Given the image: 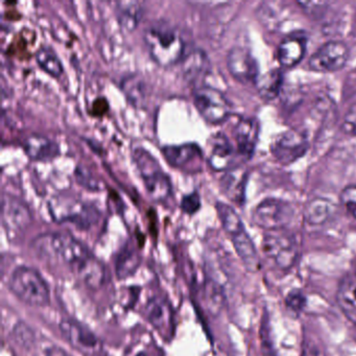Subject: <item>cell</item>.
Wrapping results in <instances>:
<instances>
[{
    "mask_svg": "<svg viewBox=\"0 0 356 356\" xmlns=\"http://www.w3.org/2000/svg\"><path fill=\"white\" fill-rule=\"evenodd\" d=\"M31 248L41 259L67 266L72 272L92 256L82 241L70 233H45L33 239Z\"/></svg>",
    "mask_w": 356,
    "mask_h": 356,
    "instance_id": "6da1fadb",
    "label": "cell"
},
{
    "mask_svg": "<svg viewBox=\"0 0 356 356\" xmlns=\"http://www.w3.org/2000/svg\"><path fill=\"white\" fill-rule=\"evenodd\" d=\"M143 40L152 60L162 67H170L184 59V39L180 32L168 22L149 24L145 29Z\"/></svg>",
    "mask_w": 356,
    "mask_h": 356,
    "instance_id": "7a4b0ae2",
    "label": "cell"
},
{
    "mask_svg": "<svg viewBox=\"0 0 356 356\" xmlns=\"http://www.w3.org/2000/svg\"><path fill=\"white\" fill-rule=\"evenodd\" d=\"M132 158L149 197L156 202L168 200L172 193V180L157 159L143 147L135 149Z\"/></svg>",
    "mask_w": 356,
    "mask_h": 356,
    "instance_id": "3957f363",
    "label": "cell"
},
{
    "mask_svg": "<svg viewBox=\"0 0 356 356\" xmlns=\"http://www.w3.org/2000/svg\"><path fill=\"white\" fill-rule=\"evenodd\" d=\"M9 289L24 303L31 306L47 305L51 291L45 279L38 270L29 266H18L12 273Z\"/></svg>",
    "mask_w": 356,
    "mask_h": 356,
    "instance_id": "277c9868",
    "label": "cell"
},
{
    "mask_svg": "<svg viewBox=\"0 0 356 356\" xmlns=\"http://www.w3.org/2000/svg\"><path fill=\"white\" fill-rule=\"evenodd\" d=\"M54 220L72 222L81 229H88L97 222L99 212L95 206L70 197H58L49 204Z\"/></svg>",
    "mask_w": 356,
    "mask_h": 356,
    "instance_id": "5b68a950",
    "label": "cell"
},
{
    "mask_svg": "<svg viewBox=\"0 0 356 356\" xmlns=\"http://www.w3.org/2000/svg\"><path fill=\"white\" fill-rule=\"evenodd\" d=\"M193 105L208 124H222L231 113L228 99L213 87H197L193 91Z\"/></svg>",
    "mask_w": 356,
    "mask_h": 356,
    "instance_id": "8992f818",
    "label": "cell"
},
{
    "mask_svg": "<svg viewBox=\"0 0 356 356\" xmlns=\"http://www.w3.org/2000/svg\"><path fill=\"white\" fill-rule=\"evenodd\" d=\"M262 251L281 270H289L297 258V243L295 237L285 231H270L262 241Z\"/></svg>",
    "mask_w": 356,
    "mask_h": 356,
    "instance_id": "52a82bcc",
    "label": "cell"
},
{
    "mask_svg": "<svg viewBox=\"0 0 356 356\" xmlns=\"http://www.w3.org/2000/svg\"><path fill=\"white\" fill-rule=\"evenodd\" d=\"M293 218V206L282 200H264L253 212L254 222L268 231L283 230Z\"/></svg>",
    "mask_w": 356,
    "mask_h": 356,
    "instance_id": "ba28073f",
    "label": "cell"
},
{
    "mask_svg": "<svg viewBox=\"0 0 356 356\" xmlns=\"http://www.w3.org/2000/svg\"><path fill=\"white\" fill-rule=\"evenodd\" d=\"M349 58L348 47L343 42L330 41L325 43L309 59L312 70L318 72H334L341 70Z\"/></svg>",
    "mask_w": 356,
    "mask_h": 356,
    "instance_id": "9c48e42d",
    "label": "cell"
},
{
    "mask_svg": "<svg viewBox=\"0 0 356 356\" xmlns=\"http://www.w3.org/2000/svg\"><path fill=\"white\" fill-rule=\"evenodd\" d=\"M1 218L8 233L18 234L32 224V214L26 204L14 195L3 193L1 199Z\"/></svg>",
    "mask_w": 356,
    "mask_h": 356,
    "instance_id": "30bf717a",
    "label": "cell"
},
{
    "mask_svg": "<svg viewBox=\"0 0 356 356\" xmlns=\"http://www.w3.org/2000/svg\"><path fill=\"white\" fill-rule=\"evenodd\" d=\"M60 331L64 339L82 353L92 354L99 349L97 335L78 321L64 318L60 324Z\"/></svg>",
    "mask_w": 356,
    "mask_h": 356,
    "instance_id": "8fae6325",
    "label": "cell"
},
{
    "mask_svg": "<svg viewBox=\"0 0 356 356\" xmlns=\"http://www.w3.org/2000/svg\"><path fill=\"white\" fill-rule=\"evenodd\" d=\"M227 65L233 78L239 82H257V62L248 49L233 47L227 57Z\"/></svg>",
    "mask_w": 356,
    "mask_h": 356,
    "instance_id": "7c38bea8",
    "label": "cell"
},
{
    "mask_svg": "<svg viewBox=\"0 0 356 356\" xmlns=\"http://www.w3.org/2000/svg\"><path fill=\"white\" fill-rule=\"evenodd\" d=\"M145 316L149 324L164 337H170L174 332V314L172 306L161 297H154L145 307Z\"/></svg>",
    "mask_w": 356,
    "mask_h": 356,
    "instance_id": "4fadbf2b",
    "label": "cell"
},
{
    "mask_svg": "<svg viewBox=\"0 0 356 356\" xmlns=\"http://www.w3.org/2000/svg\"><path fill=\"white\" fill-rule=\"evenodd\" d=\"M307 149V140L299 133L289 131L278 137L273 145L272 151L275 157L284 164L301 158Z\"/></svg>",
    "mask_w": 356,
    "mask_h": 356,
    "instance_id": "5bb4252c",
    "label": "cell"
},
{
    "mask_svg": "<svg viewBox=\"0 0 356 356\" xmlns=\"http://www.w3.org/2000/svg\"><path fill=\"white\" fill-rule=\"evenodd\" d=\"M259 127L253 118H241L235 124L233 134L236 143V151L239 155L250 158L253 155L257 143Z\"/></svg>",
    "mask_w": 356,
    "mask_h": 356,
    "instance_id": "9a60e30c",
    "label": "cell"
},
{
    "mask_svg": "<svg viewBox=\"0 0 356 356\" xmlns=\"http://www.w3.org/2000/svg\"><path fill=\"white\" fill-rule=\"evenodd\" d=\"M183 79L188 84H197L207 76L210 61L207 54L202 49H195L185 56L181 62Z\"/></svg>",
    "mask_w": 356,
    "mask_h": 356,
    "instance_id": "2e32d148",
    "label": "cell"
},
{
    "mask_svg": "<svg viewBox=\"0 0 356 356\" xmlns=\"http://www.w3.org/2000/svg\"><path fill=\"white\" fill-rule=\"evenodd\" d=\"M24 149L26 156L34 161H53L60 155L59 145L42 135L33 134L26 137Z\"/></svg>",
    "mask_w": 356,
    "mask_h": 356,
    "instance_id": "e0dca14e",
    "label": "cell"
},
{
    "mask_svg": "<svg viewBox=\"0 0 356 356\" xmlns=\"http://www.w3.org/2000/svg\"><path fill=\"white\" fill-rule=\"evenodd\" d=\"M209 164L214 170L222 172L232 165L234 161L235 149L228 137L222 133H218L210 140Z\"/></svg>",
    "mask_w": 356,
    "mask_h": 356,
    "instance_id": "ac0fdd59",
    "label": "cell"
},
{
    "mask_svg": "<svg viewBox=\"0 0 356 356\" xmlns=\"http://www.w3.org/2000/svg\"><path fill=\"white\" fill-rule=\"evenodd\" d=\"M74 274L90 289H101L107 280V270L105 266L93 255L84 264H81Z\"/></svg>",
    "mask_w": 356,
    "mask_h": 356,
    "instance_id": "d6986e66",
    "label": "cell"
},
{
    "mask_svg": "<svg viewBox=\"0 0 356 356\" xmlns=\"http://www.w3.org/2000/svg\"><path fill=\"white\" fill-rule=\"evenodd\" d=\"M162 155L172 168H184L197 158L201 157V149L197 143H188L179 145H166L162 149Z\"/></svg>",
    "mask_w": 356,
    "mask_h": 356,
    "instance_id": "ffe728a7",
    "label": "cell"
},
{
    "mask_svg": "<svg viewBox=\"0 0 356 356\" xmlns=\"http://www.w3.org/2000/svg\"><path fill=\"white\" fill-rule=\"evenodd\" d=\"M305 49L306 42L302 37H287L278 47L279 63L283 67H293L303 59Z\"/></svg>",
    "mask_w": 356,
    "mask_h": 356,
    "instance_id": "44dd1931",
    "label": "cell"
},
{
    "mask_svg": "<svg viewBox=\"0 0 356 356\" xmlns=\"http://www.w3.org/2000/svg\"><path fill=\"white\" fill-rule=\"evenodd\" d=\"M115 13L116 19L122 30L128 33L134 32L143 19V3L140 1H118Z\"/></svg>",
    "mask_w": 356,
    "mask_h": 356,
    "instance_id": "7402d4cb",
    "label": "cell"
},
{
    "mask_svg": "<svg viewBox=\"0 0 356 356\" xmlns=\"http://www.w3.org/2000/svg\"><path fill=\"white\" fill-rule=\"evenodd\" d=\"M235 251L245 264L250 272H256L260 268V259L256 252L255 245L247 231L243 230L231 236Z\"/></svg>",
    "mask_w": 356,
    "mask_h": 356,
    "instance_id": "603a6c76",
    "label": "cell"
},
{
    "mask_svg": "<svg viewBox=\"0 0 356 356\" xmlns=\"http://www.w3.org/2000/svg\"><path fill=\"white\" fill-rule=\"evenodd\" d=\"M120 89L127 101L137 109H143L147 103V85L138 74L124 76L120 82Z\"/></svg>",
    "mask_w": 356,
    "mask_h": 356,
    "instance_id": "cb8c5ba5",
    "label": "cell"
},
{
    "mask_svg": "<svg viewBox=\"0 0 356 356\" xmlns=\"http://www.w3.org/2000/svg\"><path fill=\"white\" fill-rule=\"evenodd\" d=\"M247 178V172L241 168H235L229 172L222 180V188L225 195L235 203H243L245 200Z\"/></svg>",
    "mask_w": 356,
    "mask_h": 356,
    "instance_id": "d4e9b609",
    "label": "cell"
},
{
    "mask_svg": "<svg viewBox=\"0 0 356 356\" xmlns=\"http://www.w3.org/2000/svg\"><path fill=\"white\" fill-rule=\"evenodd\" d=\"M337 301L346 316L356 325V276L343 279L337 291Z\"/></svg>",
    "mask_w": 356,
    "mask_h": 356,
    "instance_id": "484cf974",
    "label": "cell"
},
{
    "mask_svg": "<svg viewBox=\"0 0 356 356\" xmlns=\"http://www.w3.org/2000/svg\"><path fill=\"white\" fill-rule=\"evenodd\" d=\"M334 209L332 202L322 197H316L306 204L304 208V220L314 226L324 224L332 216Z\"/></svg>",
    "mask_w": 356,
    "mask_h": 356,
    "instance_id": "4316f807",
    "label": "cell"
},
{
    "mask_svg": "<svg viewBox=\"0 0 356 356\" xmlns=\"http://www.w3.org/2000/svg\"><path fill=\"white\" fill-rule=\"evenodd\" d=\"M141 258L136 250L131 245H124L116 258V276L118 279L133 276L140 266Z\"/></svg>",
    "mask_w": 356,
    "mask_h": 356,
    "instance_id": "83f0119b",
    "label": "cell"
},
{
    "mask_svg": "<svg viewBox=\"0 0 356 356\" xmlns=\"http://www.w3.org/2000/svg\"><path fill=\"white\" fill-rule=\"evenodd\" d=\"M283 83V74L280 70H273L264 74L261 78L258 79L257 88L260 97L264 99H274L278 97Z\"/></svg>",
    "mask_w": 356,
    "mask_h": 356,
    "instance_id": "f1b7e54d",
    "label": "cell"
},
{
    "mask_svg": "<svg viewBox=\"0 0 356 356\" xmlns=\"http://www.w3.org/2000/svg\"><path fill=\"white\" fill-rule=\"evenodd\" d=\"M36 62L43 72L53 78H60L63 74V64L56 51L51 47H42L37 51Z\"/></svg>",
    "mask_w": 356,
    "mask_h": 356,
    "instance_id": "f546056e",
    "label": "cell"
},
{
    "mask_svg": "<svg viewBox=\"0 0 356 356\" xmlns=\"http://www.w3.org/2000/svg\"><path fill=\"white\" fill-rule=\"evenodd\" d=\"M216 211H218L222 228L230 236L245 230L241 218L231 206L222 203V202H218L216 203Z\"/></svg>",
    "mask_w": 356,
    "mask_h": 356,
    "instance_id": "4dcf8cb0",
    "label": "cell"
},
{
    "mask_svg": "<svg viewBox=\"0 0 356 356\" xmlns=\"http://www.w3.org/2000/svg\"><path fill=\"white\" fill-rule=\"evenodd\" d=\"M204 301L210 314H218L224 304V293L216 283L208 281L204 286Z\"/></svg>",
    "mask_w": 356,
    "mask_h": 356,
    "instance_id": "1f68e13d",
    "label": "cell"
},
{
    "mask_svg": "<svg viewBox=\"0 0 356 356\" xmlns=\"http://www.w3.org/2000/svg\"><path fill=\"white\" fill-rule=\"evenodd\" d=\"M13 339L16 343L24 348H31L35 343V332L26 323L19 322L13 329Z\"/></svg>",
    "mask_w": 356,
    "mask_h": 356,
    "instance_id": "d6a6232c",
    "label": "cell"
},
{
    "mask_svg": "<svg viewBox=\"0 0 356 356\" xmlns=\"http://www.w3.org/2000/svg\"><path fill=\"white\" fill-rule=\"evenodd\" d=\"M76 181L80 183L81 186L88 191H101L102 186L99 181L97 178L92 177L91 172L85 168L78 166L76 170Z\"/></svg>",
    "mask_w": 356,
    "mask_h": 356,
    "instance_id": "836d02e7",
    "label": "cell"
},
{
    "mask_svg": "<svg viewBox=\"0 0 356 356\" xmlns=\"http://www.w3.org/2000/svg\"><path fill=\"white\" fill-rule=\"evenodd\" d=\"M341 203L348 213L356 218V185H350L341 193Z\"/></svg>",
    "mask_w": 356,
    "mask_h": 356,
    "instance_id": "e575fe53",
    "label": "cell"
},
{
    "mask_svg": "<svg viewBox=\"0 0 356 356\" xmlns=\"http://www.w3.org/2000/svg\"><path fill=\"white\" fill-rule=\"evenodd\" d=\"M201 208V197L197 191L184 195L181 201V209L186 214H195Z\"/></svg>",
    "mask_w": 356,
    "mask_h": 356,
    "instance_id": "d590c367",
    "label": "cell"
},
{
    "mask_svg": "<svg viewBox=\"0 0 356 356\" xmlns=\"http://www.w3.org/2000/svg\"><path fill=\"white\" fill-rule=\"evenodd\" d=\"M341 131L343 134L356 136V104L350 107L341 122Z\"/></svg>",
    "mask_w": 356,
    "mask_h": 356,
    "instance_id": "8d00e7d4",
    "label": "cell"
},
{
    "mask_svg": "<svg viewBox=\"0 0 356 356\" xmlns=\"http://www.w3.org/2000/svg\"><path fill=\"white\" fill-rule=\"evenodd\" d=\"M302 356H325V353L320 343L310 339H307L304 345Z\"/></svg>",
    "mask_w": 356,
    "mask_h": 356,
    "instance_id": "74e56055",
    "label": "cell"
},
{
    "mask_svg": "<svg viewBox=\"0 0 356 356\" xmlns=\"http://www.w3.org/2000/svg\"><path fill=\"white\" fill-rule=\"evenodd\" d=\"M287 306L291 308V309L298 310L302 309L303 306L305 305V298L302 295L300 291H295L293 293H289L287 296Z\"/></svg>",
    "mask_w": 356,
    "mask_h": 356,
    "instance_id": "f35d334b",
    "label": "cell"
},
{
    "mask_svg": "<svg viewBox=\"0 0 356 356\" xmlns=\"http://www.w3.org/2000/svg\"><path fill=\"white\" fill-rule=\"evenodd\" d=\"M304 12L309 16H320L325 10L326 3H299Z\"/></svg>",
    "mask_w": 356,
    "mask_h": 356,
    "instance_id": "ab89813d",
    "label": "cell"
},
{
    "mask_svg": "<svg viewBox=\"0 0 356 356\" xmlns=\"http://www.w3.org/2000/svg\"><path fill=\"white\" fill-rule=\"evenodd\" d=\"M45 356H72V354L68 353L66 350H64L63 348L57 347V346H54V347H49V349L45 351Z\"/></svg>",
    "mask_w": 356,
    "mask_h": 356,
    "instance_id": "60d3db41",
    "label": "cell"
},
{
    "mask_svg": "<svg viewBox=\"0 0 356 356\" xmlns=\"http://www.w3.org/2000/svg\"><path fill=\"white\" fill-rule=\"evenodd\" d=\"M355 276H356V275H355Z\"/></svg>",
    "mask_w": 356,
    "mask_h": 356,
    "instance_id": "b9f144b4",
    "label": "cell"
}]
</instances>
